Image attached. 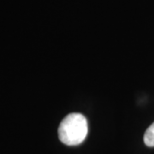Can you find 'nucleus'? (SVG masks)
I'll return each instance as SVG.
<instances>
[{
	"label": "nucleus",
	"instance_id": "nucleus-1",
	"mask_svg": "<svg viewBox=\"0 0 154 154\" xmlns=\"http://www.w3.org/2000/svg\"><path fill=\"white\" fill-rule=\"evenodd\" d=\"M88 133V120L81 113H70L61 122L58 128V137L62 143L67 146L82 144Z\"/></svg>",
	"mask_w": 154,
	"mask_h": 154
},
{
	"label": "nucleus",
	"instance_id": "nucleus-2",
	"mask_svg": "<svg viewBox=\"0 0 154 154\" xmlns=\"http://www.w3.org/2000/svg\"><path fill=\"white\" fill-rule=\"evenodd\" d=\"M144 142L149 147H154V122L149 126L145 132Z\"/></svg>",
	"mask_w": 154,
	"mask_h": 154
}]
</instances>
